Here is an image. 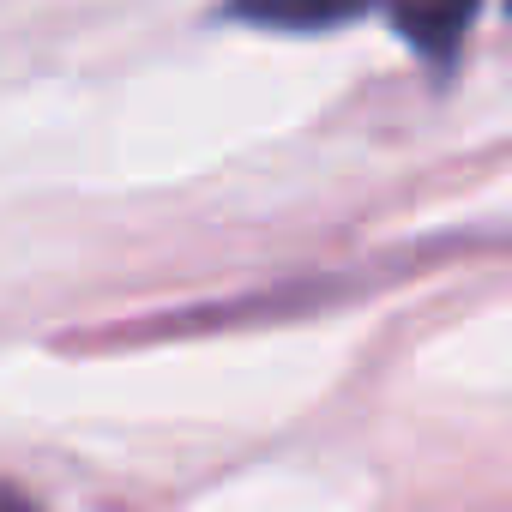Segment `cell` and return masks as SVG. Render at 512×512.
Listing matches in <instances>:
<instances>
[{
  "instance_id": "7a4b0ae2",
  "label": "cell",
  "mask_w": 512,
  "mask_h": 512,
  "mask_svg": "<svg viewBox=\"0 0 512 512\" xmlns=\"http://www.w3.org/2000/svg\"><path fill=\"white\" fill-rule=\"evenodd\" d=\"M470 19H476V0H404L398 7V31L428 61H452V49L464 43Z\"/></svg>"
},
{
  "instance_id": "6da1fadb",
  "label": "cell",
  "mask_w": 512,
  "mask_h": 512,
  "mask_svg": "<svg viewBox=\"0 0 512 512\" xmlns=\"http://www.w3.org/2000/svg\"><path fill=\"white\" fill-rule=\"evenodd\" d=\"M386 7V0H229V13L266 31H332L362 13Z\"/></svg>"
},
{
  "instance_id": "3957f363",
  "label": "cell",
  "mask_w": 512,
  "mask_h": 512,
  "mask_svg": "<svg viewBox=\"0 0 512 512\" xmlns=\"http://www.w3.org/2000/svg\"><path fill=\"white\" fill-rule=\"evenodd\" d=\"M0 512H37L31 500H19V494H0Z\"/></svg>"
}]
</instances>
